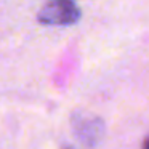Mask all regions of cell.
I'll use <instances>...</instances> for the list:
<instances>
[{
    "label": "cell",
    "instance_id": "6da1fadb",
    "mask_svg": "<svg viewBox=\"0 0 149 149\" xmlns=\"http://www.w3.org/2000/svg\"><path fill=\"white\" fill-rule=\"evenodd\" d=\"M80 16L82 11L74 0H50L37 15L40 23L47 26H71Z\"/></svg>",
    "mask_w": 149,
    "mask_h": 149
},
{
    "label": "cell",
    "instance_id": "7a4b0ae2",
    "mask_svg": "<svg viewBox=\"0 0 149 149\" xmlns=\"http://www.w3.org/2000/svg\"><path fill=\"white\" fill-rule=\"evenodd\" d=\"M77 133L80 135V139L84 143L93 144V143H96L98 136L101 135V123L98 120H85V122H82Z\"/></svg>",
    "mask_w": 149,
    "mask_h": 149
},
{
    "label": "cell",
    "instance_id": "3957f363",
    "mask_svg": "<svg viewBox=\"0 0 149 149\" xmlns=\"http://www.w3.org/2000/svg\"><path fill=\"white\" fill-rule=\"evenodd\" d=\"M143 149H149V138L146 139V143H144V146H143Z\"/></svg>",
    "mask_w": 149,
    "mask_h": 149
}]
</instances>
